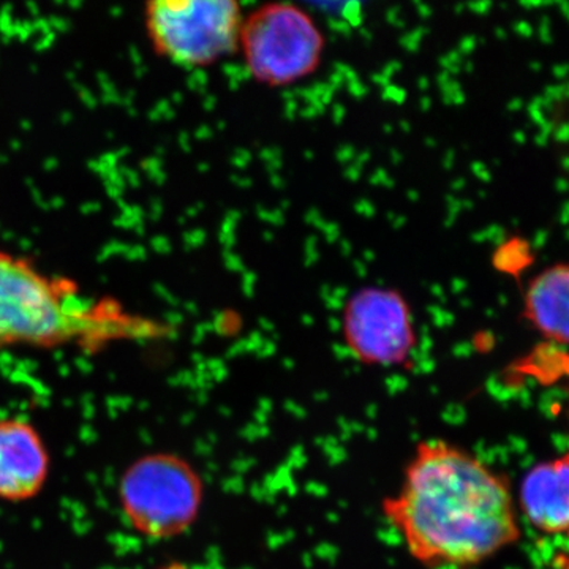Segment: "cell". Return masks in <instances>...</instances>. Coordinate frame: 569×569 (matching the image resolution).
<instances>
[{
    "label": "cell",
    "instance_id": "cell-1",
    "mask_svg": "<svg viewBox=\"0 0 569 569\" xmlns=\"http://www.w3.org/2000/svg\"><path fill=\"white\" fill-rule=\"evenodd\" d=\"M381 511L426 568L478 567L520 539L508 479L441 438L419 441Z\"/></svg>",
    "mask_w": 569,
    "mask_h": 569
},
{
    "label": "cell",
    "instance_id": "cell-2",
    "mask_svg": "<svg viewBox=\"0 0 569 569\" xmlns=\"http://www.w3.org/2000/svg\"><path fill=\"white\" fill-rule=\"evenodd\" d=\"M168 329L118 299L86 293L77 280L51 274L28 257L0 247V351L151 342Z\"/></svg>",
    "mask_w": 569,
    "mask_h": 569
},
{
    "label": "cell",
    "instance_id": "cell-3",
    "mask_svg": "<svg viewBox=\"0 0 569 569\" xmlns=\"http://www.w3.org/2000/svg\"><path fill=\"white\" fill-rule=\"evenodd\" d=\"M242 0H144L153 54L187 70L209 69L239 51Z\"/></svg>",
    "mask_w": 569,
    "mask_h": 569
},
{
    "label": "cell",
    "instance_id": "cell-4",
    "mask_svg": "<svg viewBox=\"0 0 569 569\" xmlns=\"http://www.w3.org/2000/svg\"><path fill=\"white\" fill-rule=\"evenodd\" d=\"M239 51L253 81L271 89L288 88L320 69L326 37L298 3L274 0L246 14Z\"/></svg>",
    "mask_w": 569,
    "mask_h": 569
},
{
    "label": "cell",
    "instance_id": "cell-5",
    "mask_svg": "<svg viewBox=\"0 0 569 569\" xmlns=\"http://www.w3.org/2000/svg\"><path fill=\"white\" fill-rule=\"evenodd\" d=\"M203 498V479L197 468L171 452H153L134 460L119 482L127 522L151 539L186 533L197 522Z\"/></svg>",
    "mask_w": 569,
    "mask_h": 569
},
{
    "label": "cell",
    "instance_id": "cell-6",
    "mask_svg": "<svg viewBox=\"0 0 569 569\" xmlns=\"http://www.w3.org/2000/svg\"><path fill=\"white\" fill-rule=\"evenodd\" d=\"M343 346L370 367L407 365L418 347L413 309L402 291L366 284L348 296L340 316Z\"/></svg>",
    "mask_w": 569,
    "mask_h": 569
},
{
    "label": "cell",
    "instance_id": "cell-7",
    "mask_svg": "<svg viewBox=\"0 0 569 569\" xmlns=\"http://www.w3.org/2000/svg\"><path fill=\"white\" fill-rule=\"evenodd\" d=\"M48 475L50 452L39 430L24 419H0V500H31Z\"/></svg>",
    "mask_w": 569,
    "mask_h": 569
},
{
    "label": "cell",
    "instance_id": "cell-8",
    "mask_svg": "<svg viewBox=\"0 0 569 569\" xmlns=\"http://www.w3.org/2000/svg\"><path fill=\"white\" fill-rule=\"evenodd\" d=\"M519 505L539 533L569 535V451L529 470L520 485Z\"/></svg>",
    "mask_w": 569,
    "mask_h": 569
},
{
    "label": "cell",
    "instance_id": "cell-9",
    "mask_svg": "<svg viewBox=\"0 0 569 569\" xmlns=\"http://www.w3.org/2000/svg\"><path fill=\"white\" fill-rule=\"evenodd\" d=\"M523 317L545 339L569 346V264L549 266L533 277Z\"/></svg>",
    "mask_w": 569,
    "mask_h": 569
}]
</instances>
